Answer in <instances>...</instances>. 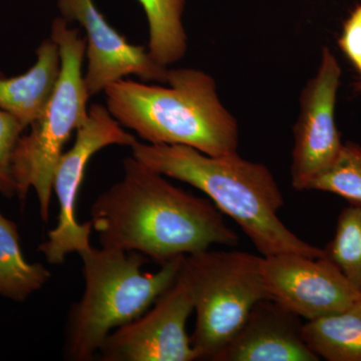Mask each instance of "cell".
Returning <instances> with one entry per match:
<instances>
[{
	"label": "cell",
	"mask_w": 361,
	"mask_h": 361,
	"mask_svg": "<svg viewBox=\"0 0 361 361\" xmlns=\"http://www.w3.org/2000/svg\"><path fill=\"white\" fill-rule=\"evenodd\" d=\"M123 167L122 179L99 194L90 209L102 247L137 252L164 265L215 244H238V235L209 199L176 187L133 156Z\"/></svg>",
	"instance_id": "cell-1"
},
{
	"label": "cell",
	"mask_w": 361,
	"mask_h": 361,
	"mask_svg": "<svg viewBox=\"0 0 361 361\" xmlns=\"http://www.w3.org/2000/svg\"><path fill=\"white\" fill-rule=\"evenodd\" d=\"M132 156L171 179L200 190L221 213L245 232L262 256L294 253L324 257V250L303 241L284 225L278 212L283 195L269 169L238 153L213 157L180 145L135 141Z\"/></svg>",
	"instance_id": "cell-2"
},
{
	"label": "cell",
	"mask_w": 361,
	"mask_h": 361,
	"mask_svg": "<svg viewBox=\"0 0 361 361\" xmlns=\"http://www.w3.org/2000/svg\"><path fill=\"white\" fill-rule=\"evenodd\" d=\"M167 85L122 78L104 90L106 108L145 142L191 147L213 157L237 153L238 123L210 75L173 68Z\"/></svg>",
	"instance_id": "cell-3"
},
{
	"label": "cell",
	"mask_w": 361,
	"mask_h": 361,
	"mask_svg": "<svg viewBox=\"0 0 361 361\" xmlns=\"http://www.w3.org/2000/svg\"><path fill=\"white\" fill-rule=\"evenodd\" d=\"M80 256L84 293L68 312L63 351L71 361H90L111 332L144 314L175 283L184 256L155 273L142 272L148 258L137 252L92 246Z\"/></svg>",
	"instance_id": "cell-4"
},
{
	"label": "cell",
	"mask_w": 361,
	"mask_h": 361,
	"mask_svg": "<svg viewBox=\"0 0 361 361\" xmlns=\"http://www.w3.org/2000/svg\"><path fill=\"white\" fill-rule=\"evenodd\" d=\"M51 37L61 52L58 85L44 113L30 125L32 130L18 140L11 163L16 196L25 200L32 188L39 200L40 218L45 223L51 215L56 166L71 135L87 118L90 97L82 75L85 37L61 16L54 18Z\"/></svg>",
	"instance_id": "cell-5"
},
{
	"label": "cell",
	"mask_w": 361,
	"mask_h": 361,
	"mask_svg": "<svg viewBox=\"0 0 361 361\" xmlns=\"http://www.w3.org/2000/svg\"><path fill=\"white\" fill-rule=\"evenodd\" d=\"M261 259L247 252L209 249L183 257L178 277L187 287L196 312L190 339L197 360L214 361L254 305L270 299Z\"/></svg>",
	"instance_id": "cell-6"
},
{
	"label": "cell",
	"mask_w": 361,
	"mask_h": 361,
	"mask_svg": "<svg viewBox=\"0 0 361 361\" xmlns=\"http://www.w3.org/2000/svg\"><path fill=\"white\" fill-rule=\"evenodd\" d=\"M75 133L73 147L63 152L54 172L52 191L59 206L58 224L39 246V251L51 265L63 264L70 254L80 255L92 247V222L80 224L75 216L80 186L92 157L111 145L130 148L137 141L101 104L90 106L87 118Z\"/></svg>",
	"instance_id": "cell-7"
},
{
	"label": "cell",
	"mask_w": 361,
	"mask_h": 361,
	"mask_svg": "<svg viewBox=\"0 0 361 361\" xmlns=\"http://www.w3.org/2000/svg\"><path fill=\"white\" fill-rule=\"evenodd\" d=\"M193 311L187 287L177 277L153 307L111 332L97 356L103 361L197 360L186 329Z\"/></svg>",
	"instance_id": "cell-8"
},
{
	"label": "cell",
	"mask_w": 361,
	"mask_h": 361,
	"mask_svg": "<svg viewBox=\"0 0 361 361\" xmlns=\"http://www.w3.org/2000/svg\"><path fill=\"white\" fill-rule=\"evenodd\" d=\"M341 68L329 47H323L314 77L300 97V113L294 127L292 186L305 191L311 180L336 160L342 145L336 123Z\"/></svg>",
	"instance_id": "cell-9"
},
{
	"label": "cell",
	"mask_w": 361,
	"mask_h": 361,
	"mask_svg": "<svg viewBox=\"0 0 361 361\" xmlns=\"http://www.w3.org/2000/svg\"><path fill=\"white\" fill-rule=\"evenodd\" d=\"M261 270L270 299L307 322L346 310L361 297L325 257L262 256Z\"/></svg>",
	"instance_id": "cell-10"
},
{
	"label": "cell",
	"mask_w": 361,
	"mask_h": 361,
	"mask_svg": "<svg viewBox=\"0 0 361 361\" xmlns=\"http://www.w3.org/2000/svg\"><path fill=\"white\" fill-rule=\"evenodd\" d=\"M58 6L63 20L80 23L87 35L84 80L90 97L130 75L142 82L167 84L170 68L157 63L146 47L130 44L116 32L94 0H58Z\"/></svg>",
	"instance_id": "cell-11"
},
{
	"label": "cell",
	"mask_w": 361,
	"mask_h": 361,
	"mask_svg": "<svg viewBox=\"0 0 361 361\" xmlns=\"http://www.w3.org/2000/svg\"><path fill=\"white\" fill-rule=\"evenodd\" d=\"M303 336L300 317L272 299L254 305L214 361H318Z\"/></svg>",
	"instance_id": "cell-12"
},
{
	"label": "cell",
	"mask_w": 361,
	"mask_h": 361,
	"mask_svg": "<svg viewBox=\"0 0 361 361\" xmlns=\"http://www.w3.org/2000/svg\"><path fill=\"white\" fill-rule=\"evenodd\" d=\"M61 59L59 45L51 37L37 49V61L23 75L0 77V109L25 127L44 113L58 85Z\"/></svg>",
	"instance_id": "cell-13"
},
{
	"label": "cell",
	"mask_w": 361,
	"mask_h": 361,
	"mask_svg": "<svg viewBox=\"0 0 361 361\" xmlns=\"http://www.w3.org/2000/svg\"><path fill=\"white\" fill-rule=\"evenodd\" d=\"M308 348L329 361H361V297L348 310L303 324Z\"/></svg>",
	"instance_id": "cell-14"
},
{
	"label": "cell",
	"mask_w": 361,
	"mask_h": 361,
	"mask_svg": "<svg viewBox=\"0 0 361 361\" xmlns=\"http://www.w3.org/2000/svg\"><path fill=\"white\" fill-rule=\"evenodd\" d=\"M51 277V271L44 264L25 260L18 226L4 216L0 219V296L25 302Z\"/></svg>",
	"instance_id": "cell-15"
},
{
	"label": "cell",
	"mask_w": 361,
	"mask_h": 361,
	"mask_svg": "<svg viewBox=\"0 0 361 361\" xmlns=\"http://www.w3.org/2000/svg\"><path fill=\"white\" fill-rule=\"evenodd\" d=\"M149 23V54L157 63L169 66L187 52L188 39L183 13L185 0H137Z\"/></svg>",
	"instance_id": "cell-16"
},
{
	"label": "cell",
	"mask_w": 361,
	"mask_h": 361,
	"mask_svg": "<svg viewBox=\"0 0 361 361\" xmlns=\"http://www.w3.org/2000/svg\"><path fill=\"white\" fill-rule=\"evenodd\" d=\"M323 250L324 257L361 294V206L349 205L342 210L334 239Z\"/></svg>",
	"instance_id": "cell-17"
},
{
	"label": "cell",
	"mask_w": 361,
	"mask_h": 361,
	"mask_svg": "<svg viewBox=\"0 0 361 361\" xmlns=\"http://www.w3.org/2000/svg\"><path fill=\"white\" fill-rule=\"evenodd\" d=\"M307 190L336 194L350 205L361 206V146L344 142L336 160L311 180Z\"/></svg>",
	"instance_id": "cell-18"
},
{
	"label": "cell",
	"mask_w": 361,
	"mask_h": 361,
	"mask_svg": "<svg viewBox=\"0 0 361 361\" xmlns=\"http://www.w3.org/2000/svg\"><path fill=\"white\" fill-rule=\"evenodd\" d=\"M25 126L16 116L0 109V194L6 198L16 195L13 176V155Z\"/></svg>",
	"instance_id": "cell-19"
},
{
	"label": "cell",
	"mask_w": 361,
	"mask_h": 361,
	"mask_svg": "<svg viewBox=\"0 0 361 361\" xmlns=\"http://www.w3.org/2000/svg\"><path fill=\"white\" fill-rule=\"evenodd\" d=\"M338 45L357 71L361 89V2L344 23Z\"/></svg>",
	"instance_id": "cell-20"
},
{
	"label": "cell",
	"mask_w": 361,
	"mask_h": 361,
	"mask_svg": "<svg viewBox=\"0 0 361 361\" xmlns=\"http://www.w3.org/2000/svg\"><path fill=\"white\" fill-rule=\"evenodd\" d=\"M2 217H4V216H2L1 214H0V219H1Z\"/></svg>",
	"instance_id": "cell-21"
}]
</instances>
